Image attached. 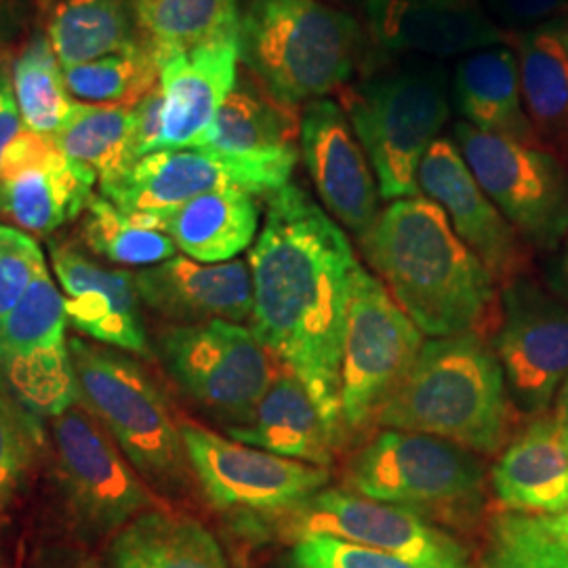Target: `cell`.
I'll list each match as a JSON object with an SVG mask.
<instances>
[{
	"mask_svg": "<svg viewBox=\"0 0 568 568\" xmlns=\"http://www.w3.org/2000/svg\"><path fill=\"white\" fill-rule=\"evenodd\" d=\"M110 568H230L206 528L183 514L152 508L116 530Z\"/></svg>",
	"mask_w": 568,
	"mask_h": 568,
	"instance_id": "obj_28",
	"label": "cell"
},
{
	"mask_svg": "<svg viewBox=\"0 0 568 568\" xmlns=\"http://www.w3.org/2000/svg\"><path fill=\"white\" fill-rule=\"evenodd\" d=\"M47 37L61 68L100 60L142 41L131 0H58Z\"/></svg>",
	"mask_w": 568,
	"mask_h": 568,
	"instance_id": "obj_30",
	"label": "cell"
},
{
	"mask_svg": "<svg viewBox=\"0 0 568 568\" xmlns=\"http://www.w3.org/2000/svg\"><path fill=\"white\" fill-rule=\"evenodd\" d=\"M288 558L291 568H410L386 551L326 532L300 535Z\"/></svg>",
	"mask_w": 568,
	"mask_h": 568,
	"instance_id": "obj_40",
	"label": "cell"
},
{
	"mask_svg": "<svg viewBox=\"0 0 568 568\" xmlns=\"http://www.w3.org/2000/svg\"><path fill=\"white\" fill-rule=\"evenodd\" d=\"M26 131L21 121L20 105L13 89L11 61L0 58V163L9 148L18 142Z\"/></svg>",
	"mask_w": 568,
	"mask_h": 568,
	"instance_id": "obj_43",
	"label": "cell"
},
{
	"mask_svg": "<svg viewBox=\"0 0 568 568\" xmlns=\"http://www.w3.org/2000/svg\"><path fill=\"white\" fill-rule=\"evenodd\" d=\"M358 265L344 230L300 185L267 196L264 227L248 253L251 331L342 434V352Z\"/></svg>",
	"mask_w": 568,
	"mask_h": 568,
	"instance_id": "obj_1",
	"label": "cell"
},
{
	"mask_svg": "<svg viewBox=\"0 0 568 568\" xmlns=\"http://www.w3.org/2000/svg\"><path fill=\"white\" fill-rule=\"evenodd\" d=\"M95 183L91 169L23 131L0 163V220L32 236H51L87 211Z\"/></svg>",
	"mask_w": 568,
	"mask_h": 568,
	"instance_id": "obj_16",
	"label": "cell"
},
{
	"mask_svg": "<svg viewBox=\"0 0 568 568\" xmlns=\"http://www.w3.org/2000/svg\"><path fill=\"white\" fill-rule=\"evenodd\" d=\"M493 349L511 405L544 415L568 377V302L523 274L509 278Z\"/></svg>",
	"mask_w": 568,
	"mask_h": 568,
	"instance_id": "obj_12",
	"label": "cell"
},
{
	"mask_svg": "<svg viewBox=\"0 0 568 568\" xmlns=\"http://www.w3.org/2000/svg\"><path fill=\"white\" fill-rule=\"evenodd\" d=\"M295 535L326 532L386 551L410 568H478L469 551L417 509L382 504L345 490H321L291 518Z\"/></svg>",
	"mask_w": 568,
	"mask_h": 568,
	"instance_id": "obj_14",
	"label": "cell"
},
{
	"mask_svg": "<svg viewBox=\"0 0 568 568\" xmlns=\"http://www.w3.org/2000/svg\"><path fill=\"white\" fill-rule=\"evenodd\" d=\"M222 187H241L255 194L236 164L196 148L148 154L121 175L100 183L103 199L135 215L166 213Z\"/></svg>",
	"mask_w": 568,
	"mask_h": 568,
	"instance_id": "obj_22",
	"label": "cell"
},
{
	"mask_svg": "<svg viewBox=\"0 0 568 568\" xmlns=\"http://www.w3.org/2000/svg\"><path fill=\"white\" fill-rule=\"evenodd\" d=\"M60 478L82 525L121 530L156 499L95 417L79 403L53 417Z\"/></svg>",
	"mask_w": 568,
	"mask_h": 568,
	"instance_id": "obj_13",
	"label": "cell"
},
{
	"mask_svg": "<svg viewBox=\"0 0 568 568\" xmlns=\"http://www.w3.org/2000/svg\"><path fill=\"white\" fill-rule=\"evenodd\" d=\"M302 154L326 211L358 239L366 236L382 213L379 187L344 108L331 100L305 105Z\"/></svg>",
	"mask_w": 568,
	"mask_h": 568,
	"instance_id": "obj_18",
	"label": "cell"
},
{
	"mask_svg": "<svg viewBox=\"0 0 568 568\" xmlns=\"http://www.w3.org/2000/svg\"><path fill=\"white\" fill-rule=\"evenodd\" d=\"M339 2H345V0H339Z\"/></svg>",
	"mask_w": 568,
	"mask_h": 568,
	"instance_id": "obj_49",
	"label": "cell"
},
{
	"mask_svg": "<svg viewBox=\"0 0 568 568\" xmlns=\"http://www.w3.org/2000/svg\"><path fill=\"white\" fill-rule=\"evenodd\" d=\"M476 182L525 243L551 253L568 234V169L546 148H530L474 129L453 126Z\"/></svg>",
	"mask_w": 568,
	"mask_h": 568,
	"instance_id": "obj_10",
	"label": "cell"
},
{
	"mask_svg": "<svg viewBox=\"0 0 568 568\" xmlns=\"http://www.w3.org/2000/svg\"><path fill=\"white\" fill-rule=\"evenodd\" d=\"M44 267L47 260L39 241L23 230L0 222V323Z\"/></svg>",
	"mask_w": 568,
	"mask_h": 568,
	"instance_id": "obj_39",
	"label": "cell"
},
{
	"mask_svg": "<svg viewBox=\"0 0 568 568\" xmlns=\"http://www.w3.org/2000/svg\"><path fill=\"white\" fill-rule=\"evenodd\" d=\"M41 445V417L0 386V508L34 466Z\"/></svg>",
	"mask_w": 568,
	"mask_h": 568,
	"instance_id": "obj_38",
	"label": "cell"
},
{
	"mask_svg": "<svg viewBox=\"0 0 568 568\" xmlns=\"http://www.w3.org/2000/svg\"><path fill=\"white\" fill-rule=\"evenodd\" d=\"M419 190L443 206L457 236L487 265L493 278L518 276L527 243L476 182L459 148L438 138L429 145L417 173Z\"/></svg>",
	"mask_w": 568,
	"mask_h": 568,
	"instance_id": "obj_19",
	"label": "cell"
},
{
	"mask_svg": "<svg viewBox=\"0 0 568 568\" xmlns=\"http://www.w3.org/2000/svg\"><path fill=\"white\" fill-rule=\"evenodd\" d=\"M156 354L175 386L225 429L251 419L283 366L251 328L225 321L166 326Z\"/></svg>",
	"mask_w": 568,
	"mask_h": 568,
	"instance_id": "obj_7",
	"label": "cell"
},
{
	"mask_svg": "<svg viewBox=\"0 0 568 568\" xmlns=\"http://www.w3.org/2000/svg\"><path fill=\"white\" fill-rule=\"evenodd\" d=\"M135 215V213H131ZM161 230L185 257L201 264H225L246 251L260 227L255 194L222 187L159 215H138Z\"/></svg>",
	"mask_w": 568,
	"mask_h": 568,
	"instance_id": "obj_25",
	"label": "cell"
},
{
	"mask_svg": "<svg viewBox=\"0 0 568 568\" xmlns=\"http://www.w3.org/2000/svg\"><path fill=\"white\" fill-rule=\"evenodd\" d=\"M377 42L389 51L453 58L506 42V32L476 4L365 0Z\"/></svg>",
	"mask_w": 568,
	"mask_h": 568,
	"instance_id": "obj_23",
	"label": "cell"
},
{
	"mask_svg": "<svg viewBox=\"0 0 568 568\" xmlns=\"http://www.w3.org/2000/svg\"><path fill=\"white\" fill-rule=\"evenodd\" d=\"M142 304L173 325L244 323L253 314V281L243 260L201 264L175 255L135 272Z\"/></svg>",
	"mask_w": 568,
	"mask_h": 568,
	"instance_id": "obj_20",
	"label": "cell"
},
{
	"mask_svg": "<svg viewBox=\"0 0 568 568\" xmlns=\"http://www.w3.org/2000/svg\"><path fill=\"white\" fill-rule=\"evenodd\" d=\"M239 34L161 61V152L185 150L201 142L239 81Z\"/></svg>",
	"mask_w": 568,
	"mask_h": 568,
	"instance_id": "obj_21",
	"label": "cell"
},
{
	"mask_svg": "<svg viewBox=\"0 0 568 568\" xmlns=\"http://www.w3.org/2000/svg\"><path fill=\"white\" fill-rule=\"evenodd\" d=\"M140 34L159 63L209 42L236 37L239 0H131Z\"/></svg>",
	"mask_w": 568,
	"mask_h": 568,
	"instance_id": "obj_31",
	"label": "cell"
},
{
	"mask_svg": "<svg viewBox=\"0 0 568 568\" xmlns=\"http://www.w3.org/2000/svg\"><path fill=\"white\" fill-rule=\"evenodd\" d=\"M194 148L236 164L255 196H270L291 183L300 161L297 105L281 102L255 77H243Z\"/></svg>",
	"mask_w": 568,
	"mask_h": 568,
	"instance_id": "obj_15",
	"label": "cell"
},
{
	"mask_svg": "<svg viewBox=\"0 0 568 568\" xmlns=\"http://www.w3.org/2000/svg\"><path fill=\"white\" fill-rule=\"evenodd\" d=\"M546 278H548L549 291L562 302H568V234L565 241L551 251Z\"/></svg>",
	"mask_w": 568,
	"mask_h": 568,
	"instance_id": "obj_44",
	"label": "cell"
},
{
	"mask_svg": "<svg viewBox=\"0 0 568 568\" xmlns=\"http://www.w3.org/2000/svg\"><path fill=\"white\" fill-rule=\"evenodd\" d=\"M241 61L281 102L342 91L365 53L361 23L321 0H246L239 23Z\"/></svg>",
	"mask_w": 568,
	"mask_h": 568,
	"instance_id": "obj_4",
	"label": "cell"
},
{
	"mask_svg": "<svg viewBox=\"0 0 568 568\" xmlns=\"http://www.w3.org/2000/svg\"><path fill=\"white\" fill-rule=\"evenodd\" d=\"M63 77L77 102L133 108L161 81V63L142 39L119 53L63 68Z\"/></svg>",
	"mask_w": 568,
	"mask_h": 568,
	"instance_id": "obj_37",
	"label": "cell"
},
{
	"mask_svg": "<svg viewBox=\"0 0 568 568\" xmlns=\"http://www.w3.org/2000/svg\"><path fill=\"white\" fill-rule=\"evenodd\" d=\"M504 509L560 514L568 508V448L554 417H537L490 471Z\"/></svg>",
	"mask_w": 568,
	"mask_h": 568,
	"instance_id": "obj_26",
	"label": "cell"
},
{
	"mask_svg": "<svg viewBox=\"0 0 568 568\" xmlns=\"http://www.w3.org/2000/svg\"><path fill=\"white\" fill-rule=\"evenodd\" d=\"M81 403L150 488L180 493L192 466L163 389L126 352L68 339Z\"/></svg>",
	"mask_w": 568,
	"mask_h": 568,
	"instance_id": "obj_5",
	"label": "cell"
},
{
	"mask_svg": "<svg viewBox=\"0 0 568 568\" xmlns=\"http://www.w3.org/2000/svg\"><path fill=\"white\" fill-rule=\"evenodd\" d=\"M506 44L518 61L525 108L544 148L568 145V49L562 32H508Z\"/></svg>",
	"mask_w": 568,
	"mask_h": 568,
	"instance_id": "obj_29",
	"label": "cell"
},
{
	"mask_svg": "<svg viewBox=\"0 0 568 568\" xmlns=\"http://www.w3.org/2000/svg\"><path fill=\"white\" fill-rule=\"evenodd\" d=\"M13 89L26 131L51 138L68 119L74 98L47 34H32L11 61Z\"/></svg>",
	"mask_w": 568,
	"mask_h": 568,
	"instance_id": "obj_34",
	"label": "cell"
},
{
	"mask_svg": "<svg viewBox=\"0 0 568 568\" xmlns=\"http://www.w3.org/2000/svg\"><path fill=\"white\" fill-rule=\"evenodd\" d=\"M509 415L511 398L501 363L493 345L469 331L424 342L375 424L493 455L506 443Z\"/></svg>",
	"mask_w": 568,
	"mask_h": 568,
	"instance_id": "obj_3",
	"label": "cell"
},
{
	"mask_svg": "<svg viewBox=\"0 0 568 568\" xmlns=\"http://www.w3.org/2000/svg\"><path fill=\"white\" fill-rule=\"evenodd\" d=\"M339 93L345 116L377 175L379 196H419V164L450 112L445 70L400 68L345 84Z\"/></svg>",
	"mask_w": 568,
	"mask_h": 568,
	"instance_id": "obj_6",
	"label": "cell"
},
{
	"mask_svg": "<svg viewBox=\"0 0 568 568\" xmlns=\"http://www.w3.org/2000/svg\"><path fill=\"white\" fill-rule=\"evenodd\" d=\"M49 257L60 284L68 325L93 344L148 358L152 354L143 323L135 274L108 267L74 244L51 241Z\"/></svg>",
	"mask_w": 568,
	"mask_h": 568,
	"instance_id": "obj_17",
	"label": "cell"
},
{
	"mask_svg": "<svg viewBox=\"0 0 568 568\" xmlns=\"http://www.w3.org/2000/svg\"><path fill=\"white\" fill-rule=\"evenodd\" d=\"M163 110L161 84H156L142 102L133 105V159H135V163L148 154L161 152Z\"/></svg>",
	"mask_w": 568,
	"mask_h": 568,
	"instance_id": "obj_42",
	"label": "cell"
},
{
	"mask_svg": "<svg viewBox=\"0 0 568 568\" xmlns=\"http://www.w3.org/2000/svg\"><path fill=\"white\" fill-rule=\"evenodd\" d=\"M453 93L462 116L474 129L544 148L528 119L518 61L508 44L480 49L459 61Z\"/></svg>",
	"mask_w": 568,
	"mask_h": 568,
	"instance_id": "obj_27",
	"label": "cell"
},
{
	"mask_svg": "<svg viewBox=\"0 0 568 568\" xmlns=\"http://www.w3.org/2000/svg\"><path fill=\"white\" fill-rule=\"evenodd\" d=\"M345 483L373 501L457 511L480 504L487 469L474 450L445 438L384 429L349 459Z\"/></svg>",
	"mask_w": 568,
	"mask_h": 568,
	"instance_id": "obj_8",
	"label": "cell"
},
{
	"mask_svg": "<svg viewBox=\"0 0 568 568\" xmlns=\"http://www.w3.org/2000/svg\"><path fill=\"white\" fill-rule=\"evenodd\" d=\"M392 300L427 337L476 331L495 302V278L440 204L410 196L387 204L361 239Z\"/></svg>",
	"mask_w": 568,
	"mask_h": 568,
	"instance_id": "obj_2",
	"label": "cell"
},
{
	"mask_svg": "<svg viewBox=\"0 0 568 568\" xmlns=\"http://www.w3.org/2000/svg\"><path fill=\"white\" fill-rule=\"evenodd\" d=\"M562 41H565V44H567L568 49V32H562Z\"/></svg>",
	"mask_w": 568,
	"mask_h": 568,
	"instance_id": "obj_47",
	"label": "cell"
},
{
	"mask_svg": "<svg viewBox=\"0 0 568 568\" xmlns=\"http://www.w3.org/2000/svg\"><path fill=\"white\" fill-rule=\"evenodd\" d=\"M227 438L246 447L328 467L342 443V432L331 426L310 392L288 368L281 366L251 419L225 429Z\"/></svg>",
	"mask_w": 568,
	"mask_h": 568,
	"instance_id": "obj_24",
	"label": "cell"
},
{
	"mask_svg": "<svg viewBox=\"0 0 568 568\" xmlns=\"http://www.w3.org/2000/svg\"><path fill=\"white\" fill-rule=\"evenodd\" d=\"M49 142L70 161L91 169L98 182L112 180L135 164L133 108L74 100L68 119Z\"/></svg>",
	"mask_w": 568,
	"mask_h": 568,
	"instance_id": "obj_32",
	"label": "cell"
},
{
	"mask_svg": "<svg viewBox=\"0 0 568 568\" xmlns=\"http://www.w3.org/2000/svg\"><path fill=\"white\" fill-rule=\"evenodd\" d=\"M182 436L206 499L230 514H295L331 478L326 467L246 447L194 424H182Z\"/></svg>",
	"mask_w": 568,
	"mask_h": 568,
	"instance_id": "obj_11",
	"label": "cell"
},
{
	"mask_svg": "<svg viewBox=\"0 0 568 568\" xmlns=\"http://www.w3.org/2000/svg\"><path fill=\"white\" fill-rule=\"evenodd\" d=\"M493 21L511 32L556 28L568 16V0H485Z\"/></svg>",
	"mask_w": 568,
	"mask_h": 568,
	"instance_id": "obj_41",
	"label": "cell"
},
{
	"mask_svg": "<svg viewBox=\"0 0 568 568\" xmlns=\"http://www.w3.org/2000/svg\"><path fill=\"white\" fill-rule=\"evenodd\" d=\"M424 347V333L392 300L384 283L356 267L347 305L339 406L347 429L375 422Z\"/></svg>",
	"mask_w": 568,
	"mask_h": 568,
	"instance_id": "obj_9",
	"label": "cell"
},
{
	"mask_svg": "<svg viewBox=\"0 0 568 568\" xmlns=\"http://www.w3.org/2000/svg\"><path fill=\"white\" fill-rule=\"evenodd\" d=\"M478 568H568V516L501 509L490 516Z\"/></svg>",
	"mask_w": 568,
	"mask_h": 568,
	"instance_id": "obj_33",
	"label": "cell"
},
{
	"mask_svg": "<svg viewBox=\"0 0 568 568\" xmlns=\"http://www.w3.org/2000/svg\"><path fill=\"white\" fill-rule=\"evenodd\" d=\"M81 239L93 255L124 267L143 270L178 255L169 234L124 213L103 196H93L82 213Z\"/></svg>",
	"mask_w": 568,
	"mask_h": 568,
	"instance_id": "obj_36",
	"label": "cell"
},
{
	"mask_svg": "<svg viewBox=\"0 0 568 568\" xmlns=\"http://www.w3.org/2000/svg\"><path fill=\"white\" fill-rule=\"evenodd\" d=\"M65 326L60 284L44 267L0 323V371L65 347Z\"/></svg>",
	"mask_w": 568,
	"mask_h": 568,
	"instance_id": "obj_35",
	"label": "cell"
},
{
	"mask_svg": "<svg viewBox=\"0 0 568 568\" xmlns=\"http://www.w3.org/2000/svg\"><path fill=\"white\" fill-rule=\"evenodd\" d=\"M558 429L562 434V440L568 448V377L567 382L560 387V394H558V408H556V415H554Z\"/></svg>",
	"mask_w": 568,
	"mask_h": 568,
	"instance_id": "obj_45",
	"label": "cell"
},
{
	"mask_svg": "<svg viewBox=\"0 0 568 568\" xmlns=\"http://www.w3.org/2000/svg\"><path fill=\"white\" fill-rule=\"evenodd\" d=\"M565 514H567V516H568V508H567V509H565Z\"/></svg>",
	"mask_w": 568,
	"mask_h": 568,
	"instance_id": "obj_48",
	"label": "cell"
},
{
	"mask_svg": "<svg viewBox=\"0 0 568 568\" xmlns=\"http://www.w3.org/2000/svg\"><path fill=\"white\" fill-rule=\"evenodd\" d=\"M429 2H440V4H471V0H429Z\"/></svg>",
	"mask_w": 568,
	"mask_h": 568,
	"instance_id": "obj_46",
	"label": "cell"
}]
</instances>
